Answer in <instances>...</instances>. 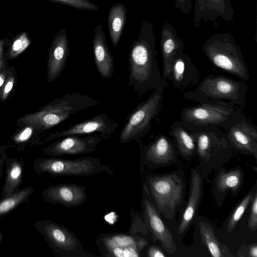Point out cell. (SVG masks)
Instances as JSON below:
<instances>
[{
    "label": "cell",
    "instance_id": "obj_5",
    "mask_svg": "<svg viewBox=\"0 0 257 257\" xmlns=\"http://www.w3.org/2000/svg\"><path fill=\"white\" fill-rule=\"evenodd\" d=\"M248 87L244 81L236 80L221 74H210L199 83L195 89L183 92L182 95L186 99L199 103L226 101L243 110Z\"/></svg>",
    "mask_w": 257,
    "mask_h": 257
},
{
    "label": "cell",
    "instance_id": "obj_16",
    "mask_svg": "<svg viewBox=\"0 0 257 257\" xmlns=\"http://www.w3.org/2000/svg\"><path fill=\"white\" fill-rule=\"evenodd\" d=\"M42 150V154L49 157H62L93 153L104 139L98 135H71L61 138Z\"/></svg>",
    "mask_w": 257,
    "mask_h": 257
},
{
    "label": "cell",
    "instance_id": "obj_20",
    "mask_svg": "<svg viewBox=\"0 0 257 257\" xmlns=\"http://www.w3.org/2000/svg\"><path fill=\"white\" fill-rule=\"evenodd\" d=\"M168 80L181 91L197 85L200 82L197 67L184 51H179L175 55Z\"/></svg>",
    "mask_w": 257,
    "mask_h": 257
},
{
    "label": "cell",
    "instance_id": "obj_38",
    "mask_svg": "<svg viewBox=\"0 0 257 257\" xmlns=\"http://www.w3.org/2000/svg\"><path fill=\"white\" fill-rule=\"evenodd\" d=\"M8 149L7 145H0V180L3 175V170L6 160L8 157L6 153V150Z\"/></svg>",
    "mask_w": 257,
    "mask_h": 257
},
{
    "label": "cell",
    "instance_id": "obj_3",
    "mask_svg": "<svg viewBox=\"0 0 257 257\" xmlns=\"http://www.w3.org/2000/svg\"><path fill=\"white\" fill-rule=\"evenodd\" d=\"M98 104L97 101L86 94L67 93L61 98L54 99L37 111L24 114L17 119L16 125L21 127L34 124L43 133L65 120L72 114Z\"/></svg>",
    "mask_w": 257,
    "mask_h": 257
},
{
    "label": "cell",
    "instance_id": "obj_40",
    "mask_svg": "<svg viewBox=\"0 0 257 257\" xmlns=\"http://www.w3.org/2000/svg\"><path fill=\"white\" fill-rule=\"evenodd\" d=\"M248 256L257 257V245L256 243L249 246L248 248Z\"/></svg>",
    "mask_w": 257,
    "mask_h": 257
},
{
    "label": "cell",
    "instance_id": "obj_9",
    "mask_svg": "<svg viewBox=\"0 0 257 257\" xmlns=\"http://www.w3.org/2000/svg\"><path fill=\"white\" fill-rule=\"evenodd\" d=\"M242 110L230 102L210 101L183 108L180 117L186 124L212 126L224 129L240 115Z\"/></svg>",
    "mask_w": 257,
    "mask_h": 257
},
{
    "label": "cell",
    "instance_id": "obj_13",
    "mask_svg": "<svg viewBox=\"0 0 257 257\" xmlns=\"http://www.w3.org/2000/svg\"><path fill=\"white\" fill-rule=\"evenodd\" d=\"M119 126V124L111 119L106 113H101L65 130L39 136L44 138L35 140L34 145H41L52 140L71 135H98L106 139L115 133Z\"/></svg>",
    "mask_w": 257,
    "mask_h": 257
},
{
    "label": "cell",
    "instance_id": "obj_17",
    "mask_svg": "<svg viewBox=\"0 0 257 257\" xmlns=\"http://www.w3.org/2000/svg\"><path fill=\"white\" fill-rule=\"evenodd\" d=\"M234 11L231 0H194V27L197 28L202 22L216 23L219 19L226 22L234 20Z\"/></svg>",
    "mask_w": 257,
    "mask_h": 257
},
{
    "label": "cell",
    "instance_id": "obj_2",
    "mask_svg": "<svg viewBox=\"0 0 257 257\" xmlns=\"http://www.w3.org/2000/svg\"><path fill=\"white\" fill-rule=\"evenodd\" d=\"M185 125L195 141L202 177L208 181V176L228 162L234 152L220 128Z\"/></svg>",
    "mask_w": 257,
    "mask_h": 257
},
{
    "label": "cell",
    "instance_id": "obj_29",
    "mask_svg": "<svg viewBox=\"0 0 257 257\" xmlns=\"http://www.w3.org/2000/svg\"><path fill=\"white\" fill-rule=\"evenodd\" d=\"M11 136V144L7 145L18 151H24L27 146H32L33 142L42 132L34 124H27L20 127Z\"/></svg>",
    "mask_w": 257,
    "mask_h": 257
},
{
    "label": "cell",
    "instance_id": "obj_6",
    "mask_svg": "<svg viewBox=\"0 0 257 257\" xmlns=\"http://www.w3.org/2000/svg\"><path fill=\"white\" fill-rule=\"evenodd\" d=\"M143 182L158 212L172 219L185 190L184 171L179 169L165 174H148Z\"/></svg>",
    "mask_w": 257,
    "mask_h": 257
},
{
    "label": "cell",
    "instance_id": "obj_34",
    "mask_svg": "<svg viewBox=\"0 0 257 257\" xmlns=\"http://www.w3.org/2000/svg\"><path fill=\"white\" fill-rule=\"evenodd\" d=\"M51 2L62 4L69 7L82 10L97 11L98 8L89 0H48Z\"/></svg>",
    "mask_w": 257,
    "mask_h": 257
},
{
    "label": "cell",
    "instance_id": "obj_27",
    "mask_svg": "<svg viewBox=\"0 0 257 257\" xmlns=\"http://www.w3.org/2000/svg\"><path fill=\"white\" fill-rule=\"evenodd\" d=\"M126 22V10L123 4L116 3L109 9L107 24L110 38L113 46L118 44Z\"/></svg>",
    "mask_w": 257,
    "mask_h": 257
},
{
    "label": "cell",
    "instance_id": "obj_25",
    "mask_svg": "<svg viewBox=\"0 0 257 257\" xmlns=\"http://www.w3.org/2000/svg\"><path fill=\"white\" fill-rule=\"evenodd\" d=\"M169 135L174 141L179 155L190 161L196 156V148L193 136L181 120L175 121L171 125Z\"/></svg>",
    "mask_w": 257,
    "mask_h": 257
},
{
    "label": "cell",
    "instance_id": "obj_26",
    "mask_svg": "<svg viewBox=\"0 0 257 257\" xmlns=\"http://www.w3.org/2000/svg\"><path fill=\"white\" fill-rule=\"evenodd\" d=\"M5 165L6 178L1 197L11 195L20 189L23 177L25 162L23 158L18 159L8 157Z\"/></svg>",
    "mask_w": 257,
    "mask_h": 257
},
{
    "label": "cell",
    "instance_id": "obj_12",
    "mask_svg": "<svg viewBox=\"0 0 257 257\" xmlns=\"http://www.w3.org/2000/svg\"><path fill=\"white\" fill-rule=\"evenodd\" d=\"M141 170L165 167L177 164L179 154L172 139L160 134L147 145L140 142Z\"/></svg>",
    "mask_w": 257,
    "mask_h": 257
},
{
    "label": "cell",
    "instance_id": "obj_21",
    "mask_svg": "<svg viewBox=\"0 0 257 257\" xmlns=\"http://www.w3.org/2000/svg\"><path fill=\"white\" fill-rule=\"evenodd\" d=\"M70 55L69 45L66 31L60 29L52 43L47 59V79L51 83L63 71Z\"/></svg>",
    "mask_w": 257,
    "mask_h": 257
},
{
    "label": "cell",
    "instance_id": "obj_10",
    "mask_svg": "<svg viewBox=\"0 0 257 257\" xmlns=\"http://www.w3.org/2000/svg\"><path fill=\"white\" fill-rule=\"evenodd\" d=\"M33 226L43 237L50 248L62 257H95L86 251L75 233L52 220H38Z\"/></svg>",
    "mask_w": 257,
    "mask_h": 257
},
{
    "label": "cell",
    "instance_id": "obj_18",
    "mask_svg": "<svg viewBox=\"0 0 257 257\" xmlns=\"http://www.w3.org/2000/svg\"><path fill=\"white\" fill-rule=\"evenodd\" d=\"M85 186L74 183L51 185L41 193L43 200L54 205L73 208L82 205L87 200Z\"/></svg>",
    "mask_w": 257,
    "mask_h": 257
},
{
    "label": "cell",
    "instance_id": "obj_24",
    "mask_svg": "<svg viewBox=\"0 0 257 257\" xmlns=\"http://www.w3.org/2000/svg\"><path fill=\"white\" fill-rule=\"evenodd\" d=\"M103 25H98L94 29L92 40L94 60L98 73L104 78H110L114 72L113 57L107 46Z\"/></svg>",
    "mask_w": 257,
    "mask_h": 257
},
{
    "label": "cell",
    "instance_id": "obj_39",
    "mask_svg": "<svg viewBox=\"0 0 257 257\" xmlns=\"http://www.w3.org/2000/svg\"><path fill=\"white\" fill-rule=\"evenodd\" d=\"M11 67L8 65L0 71V93Z\"/></svg>",
    "mask_w": 257,
    "mask_h": 257
},
{
    "label": "cell",
    "instance_id": "obj_42",
    "mask_svg": "<svg viewBox=\"0 0 257 257\" xmlns=\"http://www.w3.org/2000/svg\"><path fill=\"white\" fill-rule=\"evenodd\" d=\"M8 66V62L5 58L0 59V71Z\"/></svg>",
    "mask_w": 257,
    "mask_h": 257
},
{
    "label": "cell",
    "instance_id": "obj_8",
    "mask_svg": "<svg viewBox=\"0 0 257 257\" xmlns=\"http://www.w3.org/2000/svg\"><path fill=\"white\" fill-rule=\"evenodd\" d=\"M33 169L36 175L48 173L52 177L91 176L103 173L113 175L114 173L111 168L102 164L99 158L92 157L73 160L59 157L38 158L34 162Z\"/></svg>",
    "mask_w": 257,
    "mask_h": 257
},
{
    "label": "cell",
    "instance_id": "obj_14",
    "mask_svg": "<svg viewBox=\"0 0 257 257\" xmlns=\"http://www.w3.org/2000/svg\"><path fill=\"white\" fill-rule=\"evenodd\" d=\"M233 152L257 159V128L242 112L223 129Z\"/></svg>",
    "mask_w": 257,
    "mask_h": 257
},
{
    "label": "cell",
    "instance_id": "obj_7",
    "mask_svg": "<svg viewBox=\"0 0 257 257\" xmlns=\"http://www.w3.org/2000/svg\"><path fill=\"white\" fill-rule=\"evenodd\" d=\"M167 85L166 81L161 80L148 99L139 103L128 115L119 134L120 143L140 142L150 131L152 120L162 110Z\"/></svg>",
    "mask_w": 257,
    "mask_h": 257
},
{
    "label": "cell",
    "instance_id": "obj_23",
    "mask_svg": "<svg viewBox=\"0 0 257 257\" xmlns=\"http://www.w3.org/2000/svg\"><path fill=\"white\" fill-rule=\"evenodd\" d=\"M160 36V49L163 58L162 80L166 81L169 77L174 57L177 53L184 50L185 44L174 27L168 22L161 25Z\"/></svg>",
    "mask_w": 257,
    "mask_h": 257
},
{
    "label": "cell",
    "instance_id": "obj_43",
    "mask_svg": "<svg viewBox=\"0 0 257 257\" xmlns=\"http://www.w3.org/2000/svg\"><path fill=\"white\" fill-rule=\"evenodd\" d=\"M4 234L2 232H0V243H1L3 238Z\"/></svg>",
    "mask_w": 257,
    "mask_h": 257
},
{
    "label": "cell",
    "instance_id": "obj_19",
    "mask_svg": "<svg viewBox=\"0 0 257 257\" xmlns=\"http://www.w3.org/2000/svg\"><path fill=\"white\" fill-rule=\"evenodd\" d=\"M243 178V171L239 166L228 171L222 166L216 170L211 191L217 206L222 205L228 192L233 197L238 195Z\"/></svg>",
    "mask_w": 257,
    "mask_h": 257
},
{
    "label": "cell",
    "instance_id": "obj_37",
    "mask_svg": "<svg viewBox=\"0 0 257 257\" xmlns=\"http://www.w3.org/2000/svg\"><path fill=\"white\" fill-rule=\"evenodd\" d=\"M147 256L148 257H164L166 255L160 247L156 245H150L147 251Z\"/></svg>",
    "mask_w": 257,
    "mask_h": 257
},
{
    "label": "cell",
    "instance_id": "obj_36",
    "mask_svg": "<svg viewBox=\"0 0 257 257\" xmlns=\"http://www.w3.org/2000/svg\"><path fill=\"white\" fill-rule=\"evenodd\" d=\"M174 7L184 14H189L192 9V0H174Z\"/></svg>",
    "mask_w": 257,
    "mask_h": 257
},
{
    "label": "cell",
    "instance_id": "obj_11",
    "mask_svg": "<svg viewBox=\"0 0 257 257\" xmlns=\"http://www.w3.org/2000/svg\"><path fill=\"white\" fill-rule=\"evenodd\" d=\"M95 242L104 256L139 257L148 245L144 237L123 232L103 233L98 235Z\"/></svg>",
    "mask_w": 257,
    "mask_h": 257
},
{
    "label": "cell",
    "instance_id": "obj_15",
    "mask_svg": "<svg viewBox=\"0 0 257 257\" xmlns=\"http://www.w3.org/2000/svg\"><path fill=\"white\" fill-rule=\"evenodd\" d=\"M142 190L141 207L144 222L152 233L154 241H159L167 253H174L177 247L173 236L161 218L143 182Z\"/></svg>",
    "mask_w": 257,
    "mask_h": 257
},
{
    "label": "cell",
    "instance_id": "obj_41",
    "mask_svg": "<svg viewBox=\"0 0 257 257\" xmlns=\"http://www.w3.org/2000/svg\"><path fill=\"white\" fill-rule=\"evenodd\" d=\"M7 42L6 39H0V59L4 58Z\"/></svg>",
    "mask_w": 257,
    "mask_h": 257
},
{
    "label": "cell",
    "instance_id": "obj_35",
    "mask_svg": "<svg viewBox=\"0 0 257 257\" xmlns=\"http://www.w3.org/2000/svg\"><path fill=\"white\" fill-rule=\"evenodd\" d=\"M251 207L248 219V227L253 232L257 228V191L250 202Z\"/></svg>",
    "mask_w": 257,
    "mask_h": 257
},
{
    "label": "cell",
    "instance_id": "obj_33",
    "mask_svg": "<svg viewBox=\"0 0 257 257\" xmlns=\"http://www.w3.org/2000/svg\"><path fill=\"white\" fill-rule=\"evenodd\" d=\"M17 83V74L12 66L0 93V102H4L13 94Z\"/></svg>",
    "mask_w": 257,
    "mask_h": 257
},
{
    "label": "cell",
    "instance_id": "obj_28",
    "mask_svg": "<svg viewBox=\"0 0 257 257\" xmlns=\"http://www.w3.org/2000/svg\"><path fill=\"white\" fill-rule=\"evenodd\" d=\"M199 230L201 240L207 248L211 256L213 257L234 256L228 247L221 243L215 234L211 226L205 222H200Z\"/></svg>",
    "mask_w": 257,
    "mask_h": 257
},
{
    "label": "cell",
    "instance_id": "obj_22",
    "mask_svg": "<svg viewBox=\"0 0 257 257\" xmlns=\"http://www.w3.org/2000/svg\"><path fill=\"white\" fill-rule=\"evenodd\" d=\"M203 178L199 166L191 169L188 201L178 226V234L186 233L197 213L203 195Z\"/></svg>",
    "mask_w": 257,
    "mask_h": 257
},
{
    "label": "cell",
    "instance_id": "obj_31",
    "mask_svg": "<svg viewBox=\"0 0 257 257\" xmlns=\"http://www.w3.org/2000/svg\"><path fill=\"white\" fill-rule=\"evenodd\" d=\"M256 191V184H255L235 207L227 223L226 229L228 232H231L235 228L247 207L250 204L254 194Z\"/></svg>",
    "mask_w": 257,
    "mask_h": 257
},
{
    "label": "cell",
    "instance_id": "obj_30",
    "mask_svg": "<svg viewBox=\"0 0 257 257\" xmlns=\"http://www.w3.org/2000/svg\"><path fill=\"white\" fill-rule=\"evenodd\" d=\"M34 192L33 186L26 187L11 195L0 198V218L29 201Z\"/></svg>",
    "mask_w": 257,
    "mask_h": 257
},
{
    "label": "cell",
    "instance_id": "obj_4",
    "mask_svg": "<svg viewBox=\"0 0 257 257\" xmlns=\"http://www.w3.org/2000/svg\"><path fill=\"white\" fill-rule=\"evenodd\" d=\"M202 51L215 67L241 80L250 78L240 47L231 33L212 35L203 44Z\"/></svg>",
    "mask_w": 257,
    "mask_h": 257
},
{
    "label": "cell",
    "instance_id": "obj_1",
    "mask_svg": "<svg viewBox=\"0 0 257 257\" xmlns=\"http://www.w3.org/2000/svg\"><path fill=\"white\" fill-rule=\"evenodd\" d=\"M138 38L133 42L128 54V86L139 97L154 90L161 82L162 74L157 59L153 25L144 20Z\"/></svg>",
    "mask_w": 257,
    "mask_h": 257
},
{
    "label": "cell",
    "instance_id": "obj_32",
    "mask_svg": "<svg viewBox=\"0 0 257 257\" xmlns=\"http://www.w3.org/2000/svg\"><path fill=\"white\" fill-rule=\"evenodd\" d=\"M31 43L29 36L25 32H23L13 39L8 50L4 54V58L7 60L17 58L29 47Z\"/></svg>",
    "mask_w": 257,
    "mask_h": 257
}]
</instances>
